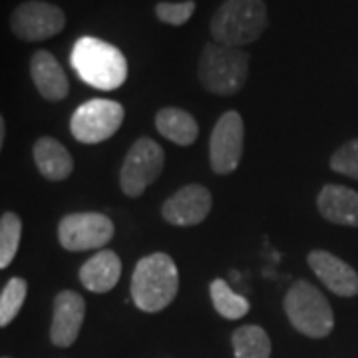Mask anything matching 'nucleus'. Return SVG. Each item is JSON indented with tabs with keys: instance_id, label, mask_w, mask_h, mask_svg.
I'll list each match as a JSON object with an SVG mask.
<instances>
[{
	"instance_id": "obj_1",
	"label": "nucleus",
	"mask_w": 358,
	"mask_h": 358,
	"mask_svg": "<svg viewBox=\"0 0 358 358\" xmlns=\"http://www.w3.org/2000/svg\"><path fill=\"white\" fill-rule=\"evenodd\" d=\"M70 62L88 86L103 92L120 88L128 78V62L120 48L94 36L78 40Z\"/></svg>"
},
{
	"instance_id": "obj_2",
	"label": "nucleus",
	"mask_w": 358,
	"mask_h": 358,
	"mask_svg": "<svg viewBox=\"0 0 358 358\" xmlns=\"http://www.w3.org/2000/svg\"><path fill=\"white\" fill-rule=\"evenodd\" d=\"M179 271L166 253H154L141 259L131 277V299L145 313H159L178 296Z\"/></svg>"
},
{
	"instance_id": "obj_3",
	"label": "nucleus",
	"mask_w": 358,
	"mask_h": 358,
	"mask_svg": "<svg viewBox=\"0 0 358 358\" xmlns=\"http://www.w3.org/2000/svg\"><path fill=\"white\" fill-rule=\"evenodd\" d=\"M268 24L263 0H225L211 18V34L217 44L241 48L255 42Z\"/></svg>"
},
{
	"instance_id": "obj_4",
	"label": "nucleus",
	"mask_w": 358,
	"mask_h": 358,
	"mask_svg": "<svg viewBox=\"0 0 358 358\" xmlns=\"http://www.w3.org/2000/svg\"><path fill=\"white\" fill-rule=\"evenodd\" d=\"M199 82L215 96H233L243 88L249 76V54L217 42L205 44L197 66Z\"/></svg>"
},
{
	"instance_id": "obj_5",
	"label": "nucleus",
	"mask_w": 358,
	"mask_h": 358,
	"mask_svg": "<svg viewBox=\"0 0 358 358\" xmlns=\"http://www.w3.org/2000/svg\"><path fill=\"white\" fill-rule=\"evenodd\" d=\"M285 313L294 329L310 338L333 333L334 313L327 296L308 281H294L285 296Z\"/></svg>"
},
{
	"instance_id": "obj_6",
	"label": "nucleus",
	"mask_w": 358,
	"mask_h": 358,
	"mask_svg": "<svg viewBox=\"0 0 358 358\" xmlns=\"http://www.w3.org/2000/svg\"><path fill=\"white\" fill-rule=\"evenodd\" d=\"M124 124V106L114 100H88L70 120V131L80 143H100L110 140Z\"/></svg>"
},
{
	"instance_id": "obj_7",
	"label": "nucleus",
	"mask_w": 358,
	"mask_h": 358,
	"mask_svg": "<svg viewBox=\"0 0 358 358\" xmlns=\"http://www.w3.org/2000/svg\"><path fill=\"white\" fill-rule=\"evenodd\" d=\"M166 154L157 141L150 138L138 140L124 159L120 171V185L128 197H140L164 169Z\"/></svg>"
},
{
	"instance_id": "obj_8",
	"label": "nucleus",
	"mask_w": 358,
	"mask_h": 358,
	"mask_svg": "<svg viewBox=\"0 0 358 358\" xmlns=\"http://www.w3.org/2000/svg\"><path fill=\"white\" fill-rule=\"evenodd\" d=\"M64 26V10L44 0H26L10 14V30L16 38L24 42H42L52 38L62 32Z\"/></svg>"
},
{
	"instance_id": "obj_9",
	"label": "nucleus",
	"mask_w": 358,
	"mask_h": 358,
	"mask_svg": "<svg viewBox=\"0 0 358 358\" xmlns=\"http://www.w3.org/2000/svg\"><path fill=\"white\" fill-rule=\"evenodd\" d=\"M114 223L103 213H70L58 225V241L66 251L102 249L114 237Z\"/></svg>"
},
{
	"instance_id": "obj_10",
	"label": "nucleus",
	"mask_w": 358,
	"mask_h": 358,
	"mask_svg": "<svg viewBox=\"0 0 358 358\" xmlns=\"http://www.w3.org/2000/svg\"><path fill=\"white\" fill-rule=\"evenodd\" d=\"M245 126L237 112H225L217 120L209 140V164L219 176L233 173L243 157Z\"/></svg>"
},
{
	"instance_id": "obj_11",
	"label": "nucleus",
	"mask_w": 358,
	"mask_h": 358,
	"mask_svg": "<svg viewBox=\"0 0 358 358\" xmlns=\"http://www.w3.org/2000/svg\"><path fill=\"white\" fill-rule=\"evenodd\" d=\"M211 193L203 185H185L176 192L162 207V215L167 223L178 227H192L199 225L211 211Z\"/></svg>"
},
{
	"instance_id": "obj_12",
	"label": "nucleus",
	"mask_w": 358,
	"mask_h": 358,
	"mask_svg": "<svg viewBox=\"0 0 358 358\" xmlns=\"http://www.w3.org/2000/svg\"><path fill=\"white\" fill-rule=\"evenodd\" d=\"M84 315H86V303L80 294L74 291H62L56 294L54 310H52V343L60 348L74 345L84 322Z\"/></svg>"
},
{
	"instance_id": "obj_13",
	"label": "nucleus",
	"mask_w": 358,
	"mask_h": 358,
	"mask_svg": "<svg viewBox=\"0 0 358 358\" xmlns=\"http://www.w3.org/2000/svg\"><path fill=\"white\" fill-rule=\"evenodd\" d=\"M308 267L313 268V273L320 279V282L333 291L338 296H357L358 294V273L345 263L341 257L333 255L329 251H310L307 257Z\"/></svg>"
},
{
	"instance_id": "obj_14",
	"label": "nucleus",
	"mask_w": 358,
	"mask_h": 358,
	"mask_svg": "<svg viewBox=\"0 0 358 358\" xmlns=\"http://www.w3.org/2000/svg\"><path fill=\"white\" fill-rule=\"evenodd\" d=\"M30 76L40 96L48 102H60L70 92L64 68L48 50L34 52L30 58Z\"/></svg>"
},
{
	"instance_id": "obj_15",
	"label": "nucleus",
	"mask_w": 358,
	"mask_h": 358,
	"mask_svg": "<svg viewBox=\"0 0 358 358\" xmlns=\"http://www.w3.org/2000/svg\"><path fill=\"white\" fill-rule=\"evenodd\" d=\"M317 207L320 215L334 225L358 227V192L346 185L327 183L317 197Z\"/></svg>"
},
{
	"instance_id": "obj_16",
	"label": "nucleus",
	"mask_w": 358,
	"mask_h": 358,
	"mask_svg": "<svg viewBox=\"0 0 358 358\" xmlns=\"http://www.w3.org/2000/svg\"><path fill=\"white\" fill-rule=\"evenodd\" d=\"M122 277V261L114 251H98L80 268V281L92 293L112 291Z\"/></svg>"
},
{
	"instance_id": "obj_17",
	"label": "nucleus",
	"mask_w": 358,
	"mask_h": 358,
	"mask_svg": "<svg viewBox=\"0 0 358 358\" xmlns=\"http://www.w3.org/2000/svg\"><path fill=\"white\" fill-rule=\"evenodd\" d=\"M32 154H34V162L42 178L50 179V181H64L74 171V159L70 152L66 150V145L54 138H40L34 143Z\"/></svg>"
},
{
	"instance_id": "obj_18",
	"label": "nucleus",
	"mask_w": 358,
	"mask_h": 358,
	"mask_svg": "<svg viewBox=\"0 0 358 358\" xmlns=\"http://www.w3.org/2000/svg\"><path fill=\"white\" fill-rule=\"evenodd\" d=\"M157 131L178 145H192L199 136V126L192 114L179 108H164L155 115Z\"/></svg>"
},
{
	"instance_id": "obj_19",
	"label": "nucleus",
	"mask_w": 358,
	"mask_h": 358,
	"mask_svg": "<svg viewBox=\"0 0 358 358\" xmlns=\"http://www.w3.org/2000/svg\"><path fill=\"white\" fill-rule=\"evenodd\" d=\"M233 350L235 358H268L271 341L268 334L257 324H245L233 333Z\"/></svg>"
},
{
	"instance_id": "obj_20",
	"label": "nucleus",
	"mask_w": 358,
	"mask_h": 358,
	"mask_svg": "<svg viewBox=\"0 0 358 358\" xmlns=\"http://www.w3.org/2000/svg\"><path fill=\"white\" fill-rule=\"evenodd\" d=\"M209 293H211L213 307H215V310L223 319H243L245 315L249 313V301L245 296H241V294L235 293L223 279H215V281L211 282Z\"/></svg>"
},
{
	"instance_id": "obj_21",
	"label": "nucleus",
	"mask_w": 358,
	"mask_h": 358,
	"mask_svg": "<svg viewBox=\"0 0 358 358\" xmlns=\"http://www.w3.org/2000/svg\"><path fill=\"white\" fill-rule=\"evenodd\" d=\"M22 219L13 211H6L0 217V268H6L14 261L20 247Z\"/></svg>"
},
{
	"instance_id": "obj_22",
	"label": "nucleus",
	"mask_w": 358,
	"mask_h": 358,
	"mask_svg": "<svg viewBox=\"0 0 358 358\" xmlns=\"http://www.w3.org/2000/svg\"><path fill=\"white\" fill-rule=\"evenodd\" d=\"M26 293H28V282L20 277H14L6 282V287L0 293V329L8 327L20 313L24 305Z\"/></svg>"
},
{
	"instance_id": "obj_23",
	"label": "nucleus",
	"mask_w": 358,
	"mask_h": 358,
	"mask_svg": "<svg viewBox=\"0 0 358 358\" xmlns=\"http://www.w3.org/2000/svg\"><path fill=\"white\" fill-rule=\"evenodd\" d=\"M331 169L346 176V178L358 179V138L343 143L331 157Z\"/></svg>"
},
{
	"instance_id": "obj_24",
	"label": "nucleus",
	"mask_w": 358,
	"mask_h": 358,
	"mask_svg": "<svg viewBox=\"0 0 358 358\" xmlns=\"http://www.w3.org/2000/svg\"><path fill=\"white\" fill-rule=\"evenodd\" d=\"M193 10H195V2L187 0V2H159L155 6V14L162 22L171 26L185 24L192 18Z\"/></svg>"
},
{
	"instance_id": "obj_25",
	"label": "nucleus",
	"mask_w": 358,
	"mask_h": 358,
	"mask_svg": "<svg viewBox=\"0 0 358 358\" xmlns=\"http://www.w3.org/2000/svg\"><path fill=\"white\" fill-rule=\"evenodd\" d=\"M2 143H4V120L0 114V152H2Z\"/></svg>"
},
{
	"instance_id": "obj_26",
	"label": "nucleus",
	"mask_w": 358,
	"mask_h": 358,
	"mask_svg": "<svg viewBox=\"0 0 358 358\" xmlns=\"http://www.w3.org/2000/svg\"><path fill=\"white\" fill-rule=\"evenodd\" d=\"M2 358H8V357H2Z\"/></svg>"
}]
</instances>
